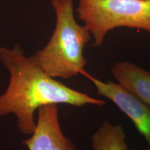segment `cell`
I'll list each match as a JSON object with an SVG mask.
<instances>
[{"label": "cell", "instance_id": "obj_1", "mask_svg": "<svg viewBox=\"0 0 150 150\" xmlns=\"http://www.w3.org/2000/svg\"><path fill=\"white\" fill-rule=\"evenodd\" d=\"M0 61L9 73V83L0 95V117L13 114L17 127L24 135H31L36 127L34 114L41 106L65 104L82 107L102 106L104 101L75 91L47 74L27 57L19 44L12 49L0 47Z\"/></svg>", "mask_w": 150, "mask_h": 150}, {"label": "cell", "instance_id": "obj_2", "mask_svg": "<svg viewBox=\"0 0 150 150\" xmlns=\"http://www.w3.org/2000/svg\"><path fill=\"white\" fill-rule=\"evenodd\" d=\"M51 4L56 14L55 29L45 47L32 58L51 77L68 79L85 71L83 49L91 33L75 20L74 0H52Z\"/></svg>", "mask_w": 150, "mask_h": 150}, {"label": "cell", "instance_id": "obj_3", "mask_svg": "<svg viewBox=\"0 0 150 150\" xmlns=\"http://www.w3.org/2000/svg\"><path fill=\"white\" fill-rule=\"evenodd\" d=\"M78 18L101 46L108 31L120 27L150 33V0H79Z\"/></svg>", "mask_w": 150, "mask_h": 150}, {"label": "cell", "instance_id": "obj_4", "mask_svg": "<svg viewBox=\"0 0 150 150\" xmlns=\"http://www.w3.org/2000/svg\"><path fill=\"white\" fill-rule=\"evenodd\" d=\"M82 74L93 82L97 89V95L109 99L128 116L138 132L145 138L147 143V150H150V106L113 81L104 82L91 76L86 71Z\"/></svg>", "mask_w": 150, "mask_h": 150}, {"label": "cell", "instance_id": "obj_5", "mask_svg": "<svg viewBox=\"0 0 150 150\" xmlns=\"http://www.w3.org/2000/svg\"><path fill=\"white\" fill-rule=\"evenodd\" d=\"M38 112L34 132L23 141L28 150H79L74 142L62 131L57 105L41 106Z\"/></svg>", "mask_w": 150, "mask_h": 150}, {"label": "cell", "instance_id": "obj_6", "mask_svg": "<svg viewBox=\"0 0 150 150\" xmlns=\"http://www.w3.org/2000/svg\"><path fill=\"white\" fill-rule=\"evenodd\" d=\"M110 70L117 84L150 106V71L129 61L117 62Z\"/></svg>", "mask_w": 150, "mask_h": 150}, {"label": "cell", "instance_id": "obj_7", "mask_svg": "<svg viewBox=\"0 0 150 150\" xmlns=\"http://www.w3.org/2000/svg\"><path fill=\"white\" fill-rule=\"evenodd\" d=\"M92 147L93 150H127L123 127L104 120L92 136Z\"/></svg>", "mask_w": 150, "mask_h": 150}]
</instances>
